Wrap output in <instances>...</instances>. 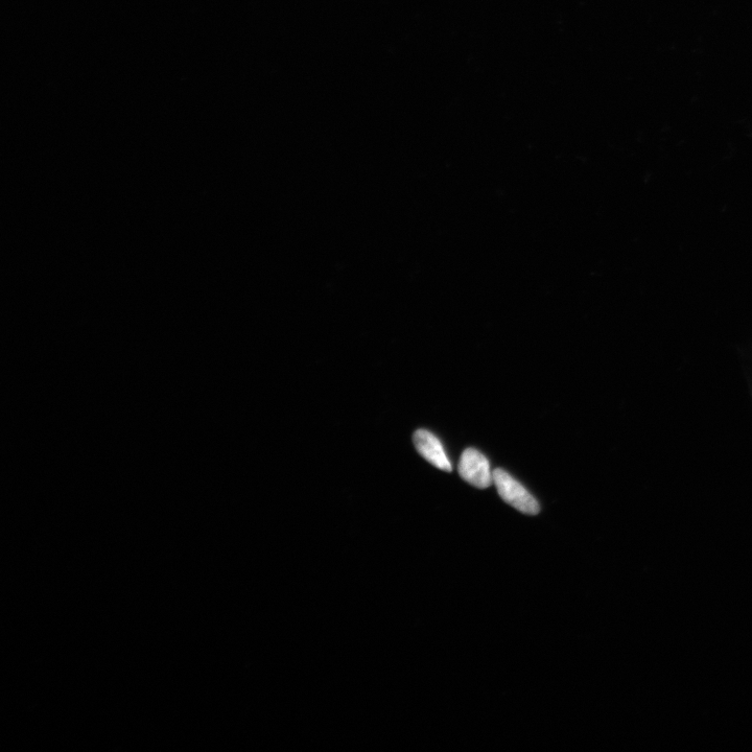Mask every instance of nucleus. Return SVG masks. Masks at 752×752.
Segmentation results:
<instances>
[{
  "label": "nucleus",
  "instance_id": "obj_3",
  "mask_svg": "<svg viewBox=\"0 0 752 752\" xmlns=\"http://www.w3.org/2000/svg\"><path fill=\"white\" fill-rule=\"evenodd\" d=\"M417 452L438 469L452 472L453 466L440 440L427 430H418L413 436Z\"/></svg>",
  "mask_w": 752,
  "mask_h": 752
},
{
  "label": "nucleus",
  "instance_id": "obj_1",
  "mask_svg": "<svg viewBox=\"0 0 752 752\" xmlns=\"http://www.w3.org/2000/svg\"><path fill=\"white\" fill-rule=\"evenodd\" d=\"M493 484L496 485L500 497L516 510L528 515L539 513L540 507L536 499L502 468L493 470Z\"/></svg>",
  "mask_w": 752,
  "mask_h": 752
},
{
  "label": "nucleus",
  "instance_id": "obj_2",
  "mask_svg": "<svg viewBox=\"0 0 752 752\" xmlns=\"http://www.w3.org/2000/svg\"><path fill=\"white\" fill-rule=\"evenodd\" d=\"M458 470L464 481L479 489L488 488L493 483V473L488 459L475 449L463 452Z\"/></svg>",
  "mask_w": 752,
  "mask_h": 752
}]
</instances>
